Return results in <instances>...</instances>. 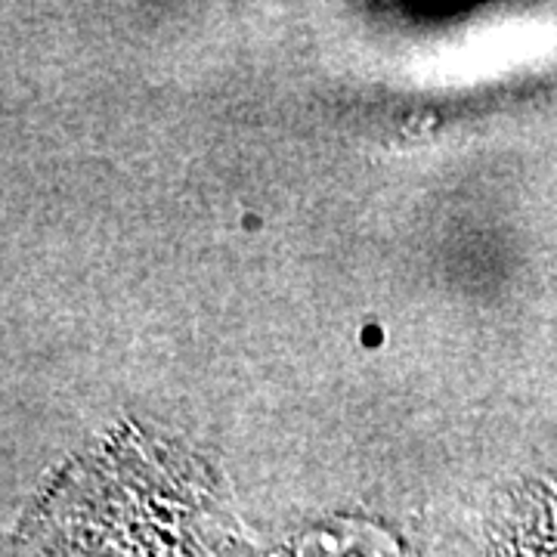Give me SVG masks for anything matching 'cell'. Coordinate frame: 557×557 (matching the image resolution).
Instances as JSON below:
<instances>
[{
    "instance_id": "cell-1",
    "label": "cell",
    "mask_w": 557,
    "mask_h": 557,
    "mask_svg": "<svg viewBox=\"0 0 557 557\" xmlns=\"http://www.w3.org/2000/svg\"><path fill=\"white\" fill-rule=\"evenodd\" d=\"M298 557H399V548L387 530L369 520L332 518L300 536Z\"/></svg>"
},
{
    "instance_id": "cell-2",
    "label": "cell",
    "mask_w": 557,
    "mask_h": 557,
    "mask_svg": "<svg viewBox=\"0 0 557 557\" xmlns=\"http://www.w3.org/2000/svg\"><path fill=\"white\" fill-rule=\"evenodd\" d=\"M359 341H362L366 347H381V344H384V332H381L379 325H366V329L359 332Z\"/></svg>"
},
{
    "instance_id": "cell-3",
    "label": "cell",
    "mask_w": 557,
    "mask_h": 557,
    "mask_svg": "<svg viewBox=\"0 0 557 557\" xmlns=\"http://www.w3.org/2000/svg\"><path fill=\"white\" fill-rule=\"evenodd\" d=\"M75 557H127L121 552H112V548H90V552H78Z\"/></svg>"
}]
</instances>
